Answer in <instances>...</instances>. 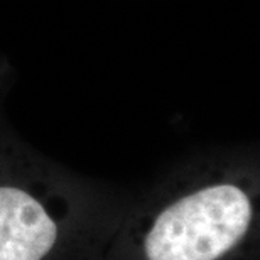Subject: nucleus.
<instances>
[{"instance_id":"1","label":"nucleus","mask_w":260,"mask_h":260,"mask_svg":"<svg viewBox=\"0 0 260 260\" xmlns=\"http://www.w3.org/2000/svg\"><path fill=\"white\" fill-rule=\"evenodd\" d=\"M253 208L233 184L208 186L169 205L144 242L147 260H218L243 240Z\"/></svg>"},{"instance_id":"2","label":"nucleus","mask_w":260,"mask_h":260,"mask_svg":"<svg viewBox=\"0 0 260 260\" xmlns=\"http://www.w3.org/2000/svg\"><path fill=\"white\" fill-rule=\"evenodd\" d=\"M56 238V223L36 198L0 188V260H43Z\"/></svg>"}]
</instances>
